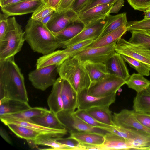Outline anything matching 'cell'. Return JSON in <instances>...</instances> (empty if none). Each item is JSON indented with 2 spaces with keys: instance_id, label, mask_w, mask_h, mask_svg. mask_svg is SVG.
Masks as SVG:
<instances>
[{
  "instance_id": "6da1fadb",
  "label": "cell",
  "mask_w": 150,
  "mask_h": 150,
  "mask_svg": "<svg viewBox=\"0 0 150 150\" xmlns=\"http://www.w3.org/2000/svg\"><path fill=\"white\" fill-rule=\"evenodd\" d=\"M28 102L23 74L14 57L0 59V98Z\"/></svg>"
},
{
  "instance_id": "7a4b0ae2",
  "label": "cell",
  "mask_w": 150,
  "mask_h": 150,
  "mask_svg": "<svg viewBox=\"0 0 150 150\" xmlns=\"http://www.w3.org/2000/svg\"><path fill=\"white\" fill-rule=\"evenodd\" d=\"M24 32L25 41L35 52L45 55L62 47V44L46 25L31 17Z\"/></svg>"
},
{
  "instance_id": "3957f363",
  "label": "cell",
  "mask_w": 150,
  "mask_h": 150,
  "mask_svg": "<svg viewBox=\"0 0 150 150\" xmlns=\"http://www.w3.org/2000/svg\"><path fill=\"white\" fill-rule=\"evenodd\" d=\"M59 77L67 80L77 93L88 89L91 84L83 63L77 57H70L58 67Z\"/></svg>"
},
{
  "instance_id": "277c9868",
  "label": "cell",
  "mask_w": 150,
  "mask_h": 150,
  "mask_svg": "<svg viewBox=\"0 0 150 150\" xmlns=\"http://www.w3.org/2000/svg\"><path fill=\"white\" fill-rule=\"evenodd\" d=\"M25 41L21 26L15 17L8 18L6 30L0 40V59L14 57L21 51Z\"/></svg>"
},
{
  "instance_id": "5b68a950",
  "label": "cell",
  "mask_w": 150,
  "mask_h": 150,
  "mask_svg": "<svg viewBox=\"0 0 150 150\" xmlns=\"http://www.w3.org/2000/svg\"><path fill=\"white\" fill-rule=\"evenodd\" d=\"M125 83L126 81L122 78L109 74L100 80L91 83L87 90V93L96 97L108 96L116 93Z\"/></svg>"
},
{
  "instance_id": "8992f818",
  "label": "cell",
  "mask_w": 150,
  "mask_h": 150,
  "mask_svg": "<svg viewBox=\"0 0 150 150\" xmlns=\"http://www.w3.org/2000/svg\"><path fill=\"white\" fill-rule=\"evenodd\" d=\"M115 50L116 52L140 61L150 68V49L148 47L121 38L116 43Z\"/></svg>"
},
{
  "instance_id": "52a82bcc",
  "label": "cell",
  "mask_w": 150,
  "mask_h": 150,
  "mask_svg": "<svg viewBox=\"0 0 150 150\" xmlns=\"http://www.w3.org/2000/svg\"><path fill=\"white\" fill-rule=\"evenodd\" d=\"M60 121L70 134L81 132H94L105 135L110 132L100 128L93 127L75 116L72 112L63 110L57 114Z\"/></svg>"
},
{
  "instance_id": "ba28073f",
  "label": "cell",
  "mask_w": 150,
  "mask_h": 150,
  "mask_svg": "<svg viewBox=\"0 0 150 150\" xmlns=\"http://www.w3.org/2000/svg\"><path fill=\"white\" fill-rule=\"evenodd\" d=\"M58 66L54 65L36 68L29 73V80L35 88L45 91L55 82Z\"/></svg>"
},
{
  "instance_id": "9c48e42d",
  "label": "cell",
  "mask_w": 150,
  "mask_h": 150,
  "mask_svg": "<svg viewBox=\"0 0 150 150\" xmlns=\"http://www.w3.org/2000/svg\"><path fill=\"white\" fill-rule=\"evenodd\" d=\"M116 43L101 47L84 48L71 54L69 56L77 57L82 62L89 61L105 64L116 52L115 47Z\"/></svg>"
},
{
  "instance_id": "30bf717a",
  "label": "cell",
  "mask_w": 150,
  "mask_h": 150,
  "mask_svg": "<svg viewBox=\"0 0 150 150\" xmlns=\"http://www.w3.org/2000/svg\"><path fill=\"white\" fill-rule=\"evenodd\" d=\"M112 119L115 126L139 133L150 135V129L142 125L136 119L134 111L126 109L114 113Z\"/></svg>"
},
{
  "instance_id": "8fae6325",
  "label": "cell",
  "mask_w": 150,
  "mask_h": 150,
  "mask_svg": "<svg viewBox=\"0 0 150 150\" xmlns=\"http://www.w3.org/2000/svg\"><path fill=\"white\" fill-rule=\"evenodd\" d=\"M107 21L106 17L85 25L84 28L81 32L72 39L64 43L62 48H65L74 44L87 40H95L100 36Z\"/></svg>"
},
{
  "instance_id": "7c38bea8",
  "label": "cell",
  "mask_w": 150,
  "mask_h": 150,
  "mask_svg": "<svg viewBox=\"0 0 150 150\" xmlns=\"http://www.w3.org/2000/svg\"><path fill=\"white\" fill-rule=\"evenodd\" d=\"M84 89L78 93V109L86 110L95 107L110 105L115 100L116 93L102 97L91 96Z\"/></svg>"
},
{
  "instance_id": "4fadbf2b",
  "label": "cell",
  "mask_w": 150,
  "mask_h": 150,
  "mask_svg": "<svg viewBox=\"0 0 150 150\" xmlns=\"http://www.w3.org/2000/svg\"><path fill=\"white\" fill-rule=\"evenodd\" d=\"M78 19V15L70 9L59 12L55 11L46 26L52 33H56L62 31Z\"/></svg>"
},
{
  "instance_id": "5bb4252c",
  "label": "cell",
  "mask_w": 150,
  "mask_h": 150,
  "mask_svg": "<svg viewBox=\"0 0 150 150\" xmlns=\"http://www.w3.org/2000/svg\"><path fill=\"white\" fill-rule=\"evenodd\" d=\"M43 0H28L3 7V13L7 17L33 13L45 4Z\"/></svg>"
},
{
  "instance_id": "9a60e30c",
  "label": "cell",
  "mask_w": 150,
  "mask_h": 150,
  "mask_svg": "<svg viewBox=\"0 0 150 150\" xmlns=\"http://www.w3.org/2000/svg\"><path fill=\"white\" fill-rule=\"evenodd\" d=\"M105 64L109 74L120 77L125 81L130 76L125 62L120 54L116 52Z\"/></svg>"
},
{
  "instance_id": "2e32d148",
  "label": "cell",
  "mask_w": 150,
  "mask_h": 150,
  "mask_svg": "<svg viewBox=\"0 0 150 150\" xmlns=\"http://www.w3.org/2000/svg\"><path fill=\"white\" fill-rule=\"evenodd\" d=\"M114 3L98 5L91 8L79 15L77 21L85 25L91 22L105 18L110 14Z\"/></svg>"
},
{
  "instance_id": "e0dca14e",
  "label": "cell",
  "mask_w": 150,
  "mask_h": 150,
  "mask_svg": "<svg viewBox=\"0 0 150 150\" xmlns=\"http://www.w3.org/2000/svg\"><path fill=\"white\" fill-rule=\"evenodd\" d=\"M62 78L61 93L63 110L73 113L77 108L78 93L67 80Z\"/></svg>"
},
{
  "instance_id": "ac0fdd59",
  "label": "cell",
  "mask_w": 150,
  "mask_h": 150,
  "mask_svg": "<svg viewBox=\"0 0 150 150\" xmlns=\"http://www.w3.org/2000/svg\"><path fill=\"white\" fill-rule=\"evenodd\" d=\"M1 121L5 125L12 123L27 127L40 132L43 134L50 135L54 138L62 137L66 134L67 129L60 130L47 127L30 121L12 119L2 120Z\"/></svg>"
},
{
  "instance_id": "d6986e66",
  "label": "cell",
  "mask_w": 150,
  "mask_h": 150,
  "mask_svg": "<svg viewBox=\"0 0 150 150\" xmlns=\"http://www.w3.org/2000/svg\"><path fill=\"white\" fill-rule=\"evenodd\" d=\"M62 81V78L60 77L57 79L47 100L50 110L56 114L63 110L61 93Z\"/></svg>"
},
{
  "instance_id": "ffe728a7",
  "label": "cell",
  "mask_w": 150,
  "mask_h": 150,
  "mask_svg": "<svg viewBox=\"0 0 150 150\" xmlns=\"http://www.w3.org/2000/svg\"><path fill=\"white\" fill-rule=\"evenodd\" d=\"M70 57L63 50H55L40 57L37 60L36 68L56 65L59 66Z\"/></svg>"
},
{
  "instance_id": "44dd1931",
  "label": "cell",
  "mask_w": 150,
  "mask_h": 150,
  "mask_svg": "<svg viewBox=\"0 0 150 150\" xmlns=\"http://www.w3.org/2000/svg\"><path fill=\"white\" fill-rule=\"evenodd\" d=\"M127 31L126 25H123L98 38L84 48L103 47L117 42Z\"/></svg>"
},
{
  "instance_id": "7402d4cb",
  "label": "cell",
  "mask_w": 150,
  "mask_h": 150,
  "mask_svg": "<svg viewBox=\"0 0 150 150\" xmlns=\"http://www.w3.org/2000/svg\"><path fill=\"white\" fill-rule=\"evenodd\" d=\"M0 116L16 113L31 107L28 102L3 98L0 100Z\"/></svg>"
},
{
  "instance_id": "603a6c76",
  "label": "cell",
  "mask_w": 150,
  "mask_h": 150,
  "mask_svg": "<svg viewBox=\"0 0 150 150\" xmlns=\"http://www.w3.org/2000/svg\"><path fill=\"white\" fill-rule=\"evenodd\" d=\"M33 122L51 128L60 130L66 129L59 119L57 114L50 110L43 115L31 118Z\"/></svg>"
},
{
  "instance_id": "cb8c5ba5",
  "label": "cell",
  "mask_w": 150,
  "mask_h": 150,
  "mask_svg": "<svg viewBox=\"0 0 150 150\" xmlns=\"http://www.w3.org/2000/svg\"><path fill=\"white\" fill-rule=\"evenodd\" d=\"M102 150H132L127 140L110 132L105 135Z\"/></svg>"
},
{
  "instance_id": "d4e9b609",
  "label": "cell",
  "mask_w": 150,
  "mask_h": 150,
  "mask_svg": "<svg viewBox=\"0 0 150 150\" xmlns=\"http://www.w3.org/2000/svg\"><path fill=\"white\" fill-rule=\"evenodd\" d=\"M49 111L42 107H30L22 111L13 114H6L0 116L1 120L12 119L30 121L34 117L42 115Z\"/></svg>"
},
{
  "instance_id": "484cf974",
  "label": "cell",
  "mask_w": 150,
  "mask_h": 150,
  "mask_svg": "<svg viewBox=\"0 0 150 150\" xmlns=\"http://www.w3.org/2000/svg\"><path fill=\"white\" fill-rule=\"evenodd\" d=\"M82 63L89 76L91 83L100 80L109 74L105 63L89 61Z\"/></svg>"
},
{
  "instance_id": "4316f807",
  "label": "cell",
  "mask_w": 150,
  "mask_h": 150,
  "mask_svg": "<svg viewBox=\"0 0 150 150\" xmlns=\"http://www.w3.org/2000/svg\"><path fill=\"white\" fill-rule=\"evenodd\" d=\"M110 106H101L92 107L85 110L91 115L99 122L109 126H114L112 112Z\"/></svg>"
},
{
  "instance_id": "83f0119b",
  "label": "cell",
  "mask_w": 150,
  "mask_h": 150,
  "mask_svg": "<svg viewBox=\"0 0 150 150\" xmlns=\"http://www.w3.org/2000/svg\"><path fill=\"white\" fill-rule=\"evenodd\" d=\"M84 27L83 24L77 21L71 23L62 31L53 33L62 44V47L64 43L77 35L82 30Z\"/></svg>"
},
{
  "instance_id": "f1b7e54d",
  "label": "cell",
  "mask_w": 150,
  "mask_h": 150,
  "mask_svg": "<svg viewBox=\"0 0 150 150\" xmlns=\"http://www.w3.org/2000/svg\"><path fill=\"white\" fill-rule=\"evenodd\" d=\"M70 136L78 141L80 144L100 145L105 140V135L94 132H81L73 133Z\"/></svg>"
},
{
  "instance_id": "f546056e",
  "label": "cell",
  "mask_w": 150,
  "mask_h": 150,
  "mask_svg": "<svg viewBox=\"0 0 150 150\" xmlns=\"http://www.w3.org/2000/svg\"><path fill=\"white\" fill-rule=\"evenodd\" d=\"M107 17V21L99 38L103 36L122 26L126 25L128 22L126 13L125 12L114 16L110 15V14Z\"/></svg>"
},
{
  "instance_id": "4dcf8cb0",
  "label": "cell",
  "mask_w": 150,
  "mask_h": 150,
  "mask_svg": "<svg viewBox=\"0 0 150 150\" xmlns=\"http://www.w3.org/2000/svg\"><path fill=\"white\" fill-rule=\"evenodd\" d=\"M128 87L137 93L146 91L150 87V81L138 73H133L126 81Z\"/></svg>"
},
{
  "instance_id": "1f68e13d",
  "label": "cell",
  "mask_w": 150,
  "mask_h": 150,
  "mask_svg": "<svg viewBox=\"0 0 150 150\" xmlns=\"http://www.w3.org/2000/svg\"><path fill=\"white\" fill-rule=\"evenodd\" d=\"M6 125L17 137L26 140H34L43 134L30 128L19 125L9 123Z\"/></svg>"
},
{
  "instance_id": "d6a6232c",
  "label": "cell",
  "mask_w": 150,
  "mask_h": 150,
  "mask_svg": "<svg viewBox=\"0 0 150 150\" xmlns=\"http://www.w3.org/2000/svg\"><path fill=\"white\" fill-rule=\"evenodd\" d=\"M133 108L135 112L150 115V94L146 91L137 93L134 98Z\"/></svg>"
},
{
  "instance_id": "836d02e7",
  "label": "cell",
  "mask_w": 150,
  "mask_h": 150,
  "mask_svg": "<svg viewBox=\"0 0 150 150\" xmlns=\"http://www.w3.org/2000/svg\"><path fill=\"white\" fill-rule=\"evenodd\" d=\"M33 141L36 145L50 147L51 148L50 149L72 150L71 148L58 142L55 140V138L48 134H41Z\"/></svg>"
},
{
  "instance_id": "e575fe53",
  "label": "cell",
  "mask_w": 150,
  "mask_h": 150,
  "mask_svg": "<svg viewBox=\"0 0 150 150\" xmlns=\"http://www.w3.org/2000/svg\"><path fill=\"white\" fill-rule=\"evenodd\" d=\"M127 140L132 150H150V135L139 134Z\"/></svg>"
},
{
  "instance_id": "d590c367",
  "label": "cell",
  "mask_w": 150,
  "mask_h": 150,
  "mask_svg": "<svg viewBox=\"0 0 150 150\" xmlns=\"http://www.w3.org/2000/svg\"><path fill=\"white\" fill-rule=\"evenodd\" d=\"M131 36L128 41L140 44L150 49V34L147 31L132 30L129 31Z\"/></svg>"
},
{
  "instance_id": "8d00e7d4",
  "label": "cell",
  "mask_w": 150,
  "mask_h": 150,
  "mask_svg": "<svg viewBox=\"0 0 150 150\" xmlns=\"http://www.w3.org/2000/svg\"><path fill=\"white\" fill-rule=\"evenodd\" d=\"M73 114L90 125L96 128L103 129L109 128L112 126L101 123L89 115L85 110L78 109Z\"/></svg>"
},
{
  "instance_id": "74e56055",
  "label": "cell",
  "mask_w": 150,
  "mask_h": 150,
  "mask_svg": "<svg viewBox=\"0 0 150 150\" xmlns=\"http://www.w3.org/2000/svg\"><path fill=\"white\" fill-rule=\"evenodd\" d=\"M125 62L135 69L138 73L144 76L150 75V68L142 62L124 55L121 54Z\"/></svg>"
},
{
  "instance_id": "f35d334b",
  "label": "cell",
  "mask_w": 150,
  "mask_h": 150,
  "mask_svg": "<svg viewBox=\"0 0 150 150\" xmlns=\"http://www.w3.org/2000/svg\"><path fill=\"white\" fill-rule=\"evenodd\" d=\"M104 129L127 140L134 138L139 134H143L133 132L116 126H112L110 128H105Z\"/></svg>"
},
{
  "instance_id": "ab89813d",
  "label": "cell",
  "mask_w": 150,
  "mask_h": 150,
  "mask_svg": "<svg viewBox=\"0 0 150 150\" xmlns=\"http://www.w3.org/2000/svg\"><path fill=\"white\" fill-rule=\"evenodd\" d=\"M127 31L132 30H150V19L144 18L139 21L128 22L126 25Z\"/></svg>"
},
{
  "instance_id": "60d3db41",
  "label": "cell",
  "mask_w": 150,
  "mask_h": 150,
  "mask_svg": "<svg viewBox=\"0 0 150 150\" xmlns=\"http://www.w3.org/2000/svg\"><path fill=\"white\" fill-rule=\"evenodd\" d=\"M55 11L54 9L45 4L33 13L31 18L33 19L39 21Z\"/></svg>"
},
{
  "instance_id": "b9f144b4",
  "label": "cell",
  "mask_w": 150,
  "mask_h": 150,
  "mask_svg": "<svg viewBox=\"0 0 150 150\" xmlns=\"http://www.w3.org/2000/svg\"><path fill=\"white\" fill-rule=\"evenodd\" d=\"M93 41V40L89 39L79 42L67 47L63 50L69 56L71 54L86 47Z\"/></svg>"
},
{
  "instance_id": "7bdbcfd3",
  "label": "cell",
  "mask_w": 150,
  "mask_h": 150,
  "mask_svg": "<svg viewBox=\"0 0 150 150\" xmlns=\"http://www.w3.org/2000/svg\"><path fill=\"white\" fill-rule=\"evenodd\" d=\"M58 142L71 148L72 150H80L79 142L75 139L70 137L65 138H55Z\"/></svg>"
},
{
  "instance_id": "ee69618b",
  "label": "cell",
  "mask_w": 150,
  "mask_h": 150,
  "mask_svg": "<svg viewBox=\"0 0 150 150\" xmlns=\"http://www.w3.org/2000/svg\"><path fill=\"white\" fill-rule=\"evenodd\" d=\"M131 6L134 10L144 11L150 7V0H127Z\"/></svg>"
},
{
  "instance_id": "f6af8a7d",
  "label": "cell",
  "mask_w": 150,
  "mask_h": 150,
  "mask_svg": "<svg viewBox=\"0 0 150 150\" xmlns=\"http://www.w3.org/2000/svg\"><path fill=\"white\" fill-rule=\"evenodd\" d=\"M117 0H90L88 3L81 11L80 14V15L89 9L98 5L113 4L115 3ZM78 15V16H79Z\"/></svg>"
},
{
  "instance_id": "bcb514c9",
  "label": "cell",
  "mask_w": 150,
  "mask_h": 150,
  "mask_svg": "<svg viewBox=\"0 0 150 150\" xmlns=\"http://www.w3.org/2000/svg\"><path fill=\"white\" fill-rule=\"evenodd\" d=\"M134 114L137 120L142 125L150 129V115L136 112L134 111Z\"/></svg>"
},
{
  "instance_id": "7dc6e473",
  "label": "cell",
  "mask_w": 150,
  "mask_h": 150,
  "mask_svg": "<svg viewBox=\"0 0 150 150\" xmlns=\"http://www.w3.org/2000/svg\"><path fill=\"white\" fill-rule=\"evenodd\" d=\"M90 0H75L70 9L79 15Z\"/></svg>"
},
{
  "instance_id": "c3c4849f",
  "label": "cell",
  "mask_w": 150,
  "mask_h": 150,
  "mask_svg": "<svg viewBox=\"0 0 150 150\" xmlns=\"http://www.w3.org/2000/svg\"><path fill=\"white\" fill-rule=\"evenodd\" d=\"M8 18L1 13L0 15V40L3 37L6 30Z\"/></svg>"
},
{
  "instance_id": "681fc988",
  "label": "cell",
  "mask_w": 150,
  "mask_h": 150,
  "mask_svg": "<svg viewBox=\"0 0 150 150\" xmlns=\"http://www.w3.org/2000/svg\"><path fill=\"white\" fill-rule=\"evenodd\" d=\"M75 1V0H62L59 4L57 11L56 12H59L70 9Z\"/></svg>"
},
{
  "instance_id": "f907efd6",
  "label": "cell",
  "mask_w": 150,
  "mask_h": 150,
  "mask_svg": "<svg viewBox=\"0 0 150 150\" xmlns=\"http://www.w3.org/2000/svg\"><path fill=\"white\" fill-rule=\"evenodd\" d=\"M124 0H117L114 4L110 10L109 13H117L122 6H124Z\"/></svg>"
},
{
  "instance_id": "816d5d0a",
  "label": "cell",
  "mask_w": 150,
  "mask_h": 150,
  "mask_svg": "<svg viewBox=\"0 0 150 150\" xmlns=\"http://www.w3.org/2000/svg\"><path fill=\"white\" fill-rule=\"evenodd\" d=\"M45 4L54 9L55 11L58 10L59 4L62 0H43Z\"/></svg>"
},
{
  "instance_id": "f5cc1de1",
  "label": "cell",
  "mask_w": 150,
  "mask_h": 150,
  "mask_svg": "<svg viewBox=\"0 0 150 150\" xmlns=\"http://www.w3.org/2000/svg\"><path fill=\"white\" fill-rule=\"evenodd\" d=\"M0 134L1 137L8 143L11 144L12 141L10 137L6 131L2 127H0Z\"/></svg>"
},
{
  "instance_id": "db71d44e",
  "label": "cell",
  "mask_w": 150,
  "mask_h": 150,
  "mask_svg": "<svg viewBox=\"0 0 150 150\" xmlns=\"http://www.w3.org/2000/svg\"><path fill=\"white\" fill-rule=\"evenodd\" d=\"M28 0H0V6L3 7Z\"/></svg>"
},
{
  "instance_id": "11a10c76",
  "label": "cell",
  "mask_w": 150,
  "mask_h": 150,
  "mask_svg": "<svg viewBox=\"0 0 150 150\" xmlns=\"http://www.w3.org/2000/svg\"><path fill=\"white\" fill-rule=\"evenodd\" d=\"M54 12L50 14L39 21L41 22L44 24L46 25L50 19Z\"/></svg>"
},
{
  "instance_id": "9f6ffc18",
  "label": "cell",
  "mask_w": 150,
  "mask_h": 150,
  "mask_svg": "<svg viewBox=\"0 0 150 150\" xmlns=\"http://www.w3.org/2000/svg\"><path fill=\"white\" fill-rule=\"evenodd\" d=\"M144 12V18L150 19V7L147 8Z\"/></svg>"
},
{
  "instance_id": "6f0895ef",
  "label": "cell",
  "mask_w": 150,
  "mask_h": 150,
  "mask_svg": "<svg viewBox=\"0 0 150 150\" xmlns=\"http://www.w3.org/2000/svg\"><path fill=\"white\" fill-rule=\"evenodd\" d=\"M146 91L149 94H150V87L146 90Z\"/></svg>"
},
{
  "instance_id": "680465c9",
  "label": "cell",
  "mask_w": 150,
  "mask_h": 150,
  "mask_svg": "<svg viewBox=\"0 0 150 150\" xmlns=\"http://www.w3.org/2000/svg\"><path fill=\"white\" fill-rule=\"evenodd\" d=\"M147 31L148 32V33H149V34H150V30Z\"/></svg>"
}]
</instances>
